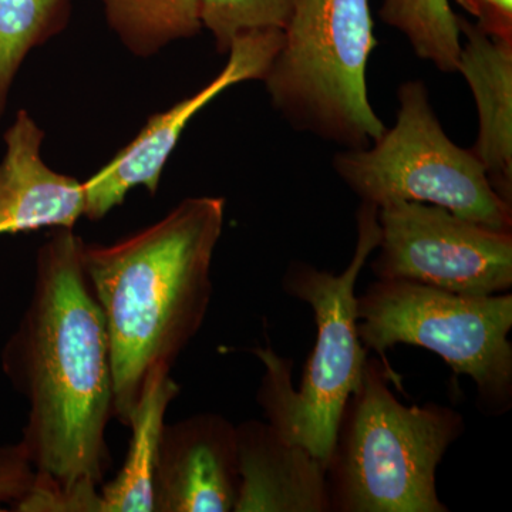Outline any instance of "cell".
<instances>
[{
	"mask_svg": "<svg viewBox=\"0 0 512 512\" xmlns=\"http://www.w3.org/2000/svg\"><path fill=\"white\" fill-rule=\"evenodd\" d=\"M352 261L342 274L296 261L286 269V295L311 306L315 348L306 362L301 387L292 386L288 359L271 348L252 350L264 365L258 403L266 421L285 440L308 448L328 466L343 409L362 383L367 350L357 332L356 282L380 242L379 207L360 202Z\"/></svg>",
	"mask_w": 512,
	"mask_h": 512,
	"instance_id": "obj_4",
	"label": "cell"
},
{
	"mask_svg": "<svg viewBox=\"0 0 512 512\" xmlns=\"http://www.w3.org/2000/svg\"><path fill=\"white\" fill-rule=\"evenodd\" d=\"M471 15L478 28L491 37L512 40V0H457Z\"/></svg>",
	"mask_w": 512,
	"mask_h": 512,
	"instance_id": "obj_20",
	"label": "cell"
},
{
	"mask_svg": "<svg viewBox=\"0 0 512 512\" xmlns=\"http://www.w3.org/2000/svg\"><path fill=\"white\" fill-rule=\"evenodd\" d=\"M237 446L235 512H332L325 463L308 448L259 420L237 426Z\"/></svg>",
	"mask_w": 512,
	"mask_h": 512,
	"instance_id": "obj_12",
	"label": "cell"
},
{
	"mask_svg": "<svg viewBox=\"0 0 512 512\" xmlns=\"http://www.w3.org/2000/svg\"><path fill=\"white\" fill-rule=\"evenodd\" d=\"M380 18L409 40L420 59L457 73L461 55L458 16L448 0H383Z\"/></svg>",
	"mask_w": 512,
	"mask_h": 512,
	"instance_id": "obj_16",
	"label": "cell"
},
{
	"mask_svg": "<svg viewBox=\"0 0 512 512\" xmlns=\"http://www.w3.org/2000/svg\"><path fill=\"white\" fill-rule=\"evenodd\" d=\"M170 369L157 367L147 379L128 427L131 440L124 466L109 484L101 485V512H154V468L168 406L180 394Z\"/></svg>",
	"mask_w": 512,
	"mask_h": 512,
	"instance_id": "obj_14",
	"label": "cell"
},
{
	"mask_svg": "<svg viewBox=\"0 0 512 512\" xmlns=\"http://www.w3.org/2000/svg\"><path fill=\"white\" fill-rule=\"evenodd\" d=\"M42 128L20 110L5 134L0 161V235L42 228L73 229L84 217V185L43 161Z\"/></svg>",
	"mask_w": 512,
	"mask_h": 512,
	"instance_id": "obj_11",
	"label": "cell"
},
{
	"mask_svg": "<svg viewBox=\"0 0 512 512\" xmlns=\"http://www.w3.org/2000/svg\"><path fill=\"white\" fill-rule=\"evenodd\" d=\"M393 128L362 150L333 158V168L362 202L416 201L458 217L512 231V205L491 187L476 154L444 133L429 90L420 80L403 83Z\"/></svg>",
	"mask_w": 512,
	"mask_h": 512,
	"instance_id": "obj_7",
	"label": "cell"
},
{
	"mask_svg": "<svg viewBox=\"0 0 512 512\" xmlns=\"http://www.w3.org/2000/svg\"><path fill=\"white\" fill-rule=\"evenodd\" d=\"M296 0H201V22L228 53L238 36L255 30H284Z\"/></svg>",
	"mask_w": 512,
	"mask_h": 512,
	"instance_id": "obj_18",
	"label": "cell"
},
{
	"mask_svg": "<svg viewBox=\"0 0 512 512\" xmlns=\"http://www.w3.org/2000/svg\"><path fill=\"white\" fill-rule=\"evenodd\" d=\"M36 473L20 444L0 446V511L9 505L16 511L35 487Z\"/></svg>",
	"mask_w": 512,
	"mask_h": 512,
	"instance_id": "obj_19",
	"label": "cell"
},
{
	"mask_svg": "<svg viewBox=\"0 0 512 512\" xmlns=\"http://www.w3.org/2000/svg\"><path fill=\"white\" fill-rule=\"evenodd\" d=\"M284 42V30H255L238 36L229 59L214 80L163 113L154 114L138 136L109 164L84 181V217L99 221L126 200L128 192L144 187L156 194L168 157L195 114L222 92L248 80H264Z\"/></svg>",
	"mask_w": 512,
	"mask_h": 512,
	"instance_id": "obj_9",
	"label": "cell"
},
{
	"mask_svg": "<svg viewBox=\"0 0 512 512\" xmlns=\"http://www.w3.org/2000/svg\"><path fill=\"white\" fill-rule=\"evenodd\" d=\"M377 279L487 296L511 291L512 231L458 217L433 204L390 201L379 207Z\"/></svg>",
	"mask_w": 512,
	"mask_h": 512,
	"instance_id": "obj_8",
	"label": "cell"
},
{
	"mask_svg": "<svg viewBox=\"0 0 512 512\" xmlns=\"http://www.w3.org/2000/svg\"><path fill=\"white\" fill-rule=\"evenodd\" d=\"M107 22L137 56H151L202 28L201 0H101Z\"/></svg>",
	"mask_w": 512,
	"mask_h": 512,
	"instance_id": "obj_15",
	"label": "cell"
},
{
	"mask_svg": "<svg viewBox=\"0 0 512 512\" xmlns=\"http://www.w3.org/2000/svg\"><path fill=\"white\" fill-rule=\"evenodd\" d=\"M153 491L154 512H235L237 426L217 413L164 424Z\"/></svg>",
	"mask_w": 512,
	"mask_h": 512,
	"instance_id": "obj_10",
	"label": "cell"
},
{
	"mask_svg": "<svg viewBox=\"0 0 512 512\" xmlns=\"http://www.w3.org/2000/svg\"><path fill=\"white\" fill-rule=\"evenodd\" d=\"M83 244L63 228L39 249L32 299L2 353L3 372L29 403L19 444L36 483L20 511L101 512L113 360Z\"/></svg>",
	"mask_w": 512,
	"mask_h": 512,
	"instance_id": "obj_1",
	"label": "cell"
},
{
	"mask_svg": "<svg viewBox=\"0 0 512 512\" xmlns=\"http://www.w3.org/2000/svg\"><path fill=\"white\" fill-rule=\"evenodd\" d=\"M375 46L369 0H296L262 80L272 106L296 130L346 150L369 147L387 128L367 92Z\"/></svg>",
	"mask_w": 512,
	"mask_h": 512,
	"instance_id": "obj_5",
	"label": "cell"
},
{
	"mask_svg": "<svg viewBox=\"0 0 512 512\" xmlns=\"http://www.w3.org/2000/svg\"><path fill=\"white\" fill-rule=\"evenodd\" d=\"M400 380L389 363L367 359L326 466L332 512H448L437 468L466 421L444 404L406 406L389 386L402 389Z\"/></svg>",
	"mask_w": 512,
	"mask_h": 512,
	"instance_id": "obj_3",
	"label": "cell"
},
{
	"mask_svg": "<svg viewBox=\"0 0 512 512\" xmlns=\"http://www.w3.org/2000/svg\"><path fill=\"white\" fill-rule=\"evenodd\" d=\"M512 295H463L377 279L357 296V332L367 352L416 346L476 384L478 406L503 416L512 404Z\"/></svg>",
	"mask_w": 512,
	"mask_h": 512,
	"instance_id": "obj_6",
	"label": "cell"
},
{
	"mask_svg": "<svg viewBox=\"0 0 512 512\" xmlns=\"http://www.w3.org/2000/svg\"><path fill=\"white\" fill-rule=\"evenodd\" d=\"M69 13L70 0H0V119L20 64L62 32Z\"/></svg>",
	"mask_w": 512,
	"mask_h": 512,
	"instance_id": "obj_17",
	"label": "cell"
},
{
	"mask_svg": "<svg viewBox=\"0 0 512 512\" xmlns=\"http://www.w3.org/2000/svg\"><path fill=\"white\" fill-rule=\"evenodd\" d=\"M224 218V198L192 197L116 244H83L84 272L109 333L113 416L124 426L151 373L173 369L207 318Z\"/></svg>",
	"mask_w": 512,
	"mask_h": 512,
	"instance_id": "obj_2",
	"label": "cell"
},
{
	"mask_svg": "<svg viewBox=\"0 0 512 512\" xmlns=\"http://www.w3.org/2000/svg\"><path fill=\"white\" fill-rule=\"evenodd\" d=\"M463 74L478 110V138L473 153L483 164L494 191L512 205V40L497 39L458 18Z\"/></svg>",
	"mask_w": 512,
	"mask_h": 512,
	"instance_id": "obj_13",
	"label": "cell"
}]
</instances>
